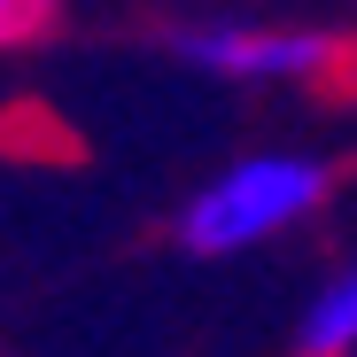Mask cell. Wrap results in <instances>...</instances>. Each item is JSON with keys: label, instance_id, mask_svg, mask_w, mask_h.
<instances>
[{"label": "cell", "instance_id": "277c9868", "mask_svg": "<svg viewBox=\"0 0 357 357\" xmlns=\"http://www.w3.org/2000/svg\"><path fill=\"white\" fill-rule=\"evenodd\" d=\"M47 24V0H0V47H16Z\"/></svg>", "mask_w": 357, "mask_h": 357}, {"label": "cell", "instance_id": "6da1fadb", "mask_svg": "<svg viewBox=\"0 0 357 357\" xmlns=\"http://www.w3.org/2000/svg\"><path fill=\"white\" fill-rule=\"evenodd\" d=\"M326 195H334V163L326 155H311V148H257L241 163H225L210 187H195V202L178 210V249H195V257L264 249L287 225H303Z\"/></svg>", "mask_w": 357, "mask_h": 357}, {"label": "cell", "instance_id": "7a4b0ae2", "mask_svg": "<svg viewBox=\"0 0 357 357\" xmlns=\"http://www.w3.org/2000/svg\"><path fill=\"white\" fill-rule=\"evenodd\" d=\"M163 47L187 70H210L233 86H311L349 63V39L311 24H171Z\"/></svg>", "mask_w": 357, "mask_h": 357}, {"label": "cell", "instance_id": "3957f363", "mask_svg": "<svg viewBox=\"0 0 357 357\" xmlns=\"http://www.w3.org/2000/svg\"><path fill=\"white\" fill-rule=\"evenodd\" d=\"M295 349L303 357H349L357 349V264L319 287V303L303 311V326H295Z\"/></svg>", "mask_w": 357, "mask_h": 357}]
</instances>
